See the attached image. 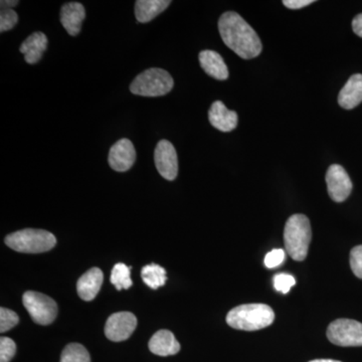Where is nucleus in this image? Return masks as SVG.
<instances>
[{"label": "nucleus", "instance_id": "1", "mask_svg": "<svg viewBox=\"0 0 362 362\" xmlns=\"http://www.w3.org/2000/svg\"><path fill=\"white\" fill-rule=\"evenodd\" d=\"M221 40L240 58L251 59L261 54L263 45L259 35L239 13L226 11L218 21Z\"/></svg>", "mask_w": 362, "mask_h": 362}, {"label": "nucleus", "instance_id": "2", "mask_svg": "<svg viewBox=\"0 0 362 362\" xmlns=\"http://www.w3.org/2000/svg\"><path fill=\"white\" fill-rule=\"evenodd\" d=\"M274 319L275 313L268 305L245 304L228 312L226 323L233 329L256 331L270 326Z\"/></svg>", "mask_w": 362, "mask_h": 362}, {"label": "nucleus", "instance_id": "3", "mask_svg": "<svg viewBox=\"0 0 362 362\" xmlns=\"http://www.w3.org/2000/svg\"><path fill=\"white\" fill-rule=\"evenodd\" d=\"M312 239L310 221L304 214H293L286 221L284 243L288 255L297 262H302L308 255Z\"/></svg>", "mask_w": 362, "mask_h": 362}, {"label": "nucleus", "instance_id": "4", "mask_svg": "<svg viewBox=\"0 0 362 362\" xmlns=\"http://www.w3.org/2000/svg\"><path fill=\"white\" fill-rule=\"evenodd\" d=\"M6 244L16 252L40 254L51 251L56 246L57 239L47 230L25 228L7 235Z\"/></svg>", "mask_w": 362, "mask_h": 362}, {"label": "nucleus", "instance_id": "5", "mask_svg": "<svg viewBox=\"0 0 362 362\" xmlns=\"http://www.w3.org/2000/svg\"><path fill=\"white\" fill-rule=\"evenodd\" d=\"M175 86L170 74L162 69L152 68L138 75L130 85L134 95L143 97H160L168 94Z\"/></svg>", "mask_w": 362, "mask_h": 362}, {"label": "nucleus", "instance_id": "6", "mask_svg": "<svg viewBox=\"0 0 362 362\" xmlns=\"http://www.w3.org/2000/svg\"><path fill=\"white\" fill-rule=\"evenodd\" d=\"M23 306L33 320L40 325H49L58 315V305L47 295L39 292H25L23 296Z\"/></svg>", "mask_w": 362, "mask_h": 362}, {"label": "nucleus", "instance_id": "7", "mask_svg": "<svg viewBox=\"0 0 362 362\" xmlns=\"http://www.w3.org/2000/svg\"><path fill=\"white\" fill-rule=\"evenodd\" d=\"M327 337L338 346H362V323L352 319H337L328 326Z\"/></svg>", "mask_w": 362, "mask_h": 362}, {"label": "nucleus", "instance_id": "8", "mask_svg": "<svg viewBox=\"0 0 362 362\" xmlns=\"http://www.w3.org/2000/svg\"><path fill=\"white\" fill-rule=\"evenodd\" d=\"M137 326V318L131 312L112 314L105 325V335L113 342L128 339Z\"/></svg>", "mask_w": 362, "mask_h": 362}, {"label": "nucleus", "instance_id": "9", "mask_svg": "<svg viewBox=\"0 0 362 362\" xmlns=\"http://www.w3.org/2000/svg\"><path fill=\"white\" fill-rule=\"evenodd\" d=\"M326 185L331 199L335 202L346 201L351 194L352 182L349 173L338 164H333L328 168L326 173Z\"/></svg>", "mask_w": 362, "mask_h": 362}, {"label": "nucleus", "instance_id": "10", "mask_svg": "<svg viewBox=\"0 0 362 362\" xmlns=\"http://www.w3.org/2000/svg\"><path fill=\"white\" fill-rule=\"evenodd\" d=\"M154 161L158 173L166 180H175L178 173V158L175 146L168 140H161L154 151Z\"/></svg>", "mask_w": 362, "mask_h": 362}, {"label": "nucleus", "instance_id": "11", "mask_svg": "<svg viewBox=\"0 0 362 362\" xmlns=\"http://www.w3.org/2000/svg\"><path fill=\"white\" fill-rule=\"evenodd\" d=\"M136 160L134 145L129 139H120L111 147L108 162L112 169L125 173L132 168Z\"/></svg>", "mask_w": 362, "mask_h": 362}, {"label": "nucleus", "instance_id": "12", "mask_svg": "<svg viewBox=\"0 0 362 362\" xmlns=\"http://www.w3.org/2000/svg\"><path fill=\"white\" fill-rule=\"evenodd\" d=\"M209 120L216 129L230 132L237 128L239 116L237 112L228 110L221 101H216L209 111Z\"/></svg>", "mask_w": 362, "mask_h": 362}, {"label": "nucleus", "instance_id": "13", "mask_svg": "<svg viewBox=\"0 0 362 362\" xmlns=\"http://www.w3.org/2000/svg\"><path fill=\"white\" fill-rule=\"evenodd\" d=\"M59 16L66 33L71 37H76L80 33L86 18L85 7L80 2H69L62 6Z\"/></svg>", "mask_w": 362, "mask_h": 362}, {"label": "nucleus", "instance_id": "14", "mask_svg": "<svg viewBox=\"0 0 362 362\" xmlns=\"http://www.w3.org/2000/svg\"><path fill=\"white\" fill-rule=\"evenodd\" d=\"M103 272L99 268H92L78 279L77 291L78 296L84 301H92L101 290L103 284Z\"/></svg>", "mask_w": 362, "mask_h": 362}, {"label": "nucleus", "instance_id": "15", "mask_svg": "<svg viewBox=\"0 0 362 362\" xmlns=\"http://www.w3.org/2000/svg\"><path fill=\"white\" fill-rule=\"evenodd\" d=\"M150 351L159 356L177 354L180 350V342L169 330H159L151 337L148 343Z\"/></svg>", "mask_w": 362, "mask_h": 362}, {"label": "nucleus", "instance_id": "16", "mask_svg": "<svg viewBox=\"0 0 362 362\" xmlns=\"http://www.w3.org/2000/svg\"><path fill=\"white\" fill-rule=\"evenodd\" d=\"M362 102V75L351 76L338 95V103L346 110L356 108Z\"/></svg>", "mask_w": 362, "mask_h": 362}, {"label": "nucleus", "instance_id": "17", "mask_svg": "<svg viewBox=\"0 0 362 362\" xmlns=\"http://www.w3.org/2000/svg\"><path fill=\"white\" fill-rule=\"evenodd\" d=\"M199 59L202 70L211 78L220 81H225L228 78V66L218 52L206 49L199 52Z\"/></svg>", "mask_w": 362, "mask_h": 362}, {"label": "nucleus", "instance_id": "18", "mask_svg": "<svg viewBox=\"0 0 362 362\" xmlns=\"http://www.w3.org/2000/svg\"><path fill=\"white\" fill-rule=\"evenodd\" d=\"M47 47V37L45 33H35L21 44L20 51L25 56L26 63L35 65L39 63Z\"/></svg>", "mask_w": 362, "mask_h": 362}, {"label": "nucleus", "instance_id": "19", "mask_svg": "<svg viewBox=\"0 0 362 362\" xmlns=\"http://www.w3.org/2000/svg\"><path fill=\"white\" fill-rule=\"evenodd\" d=\"M170 4L169 0H138L135 4V16L138 23H146L154 20Z\"/></svg>", "mask_w": 362, "mask_h": 362}, {"label": "nucleus", "instance_id": "20", "mask_svg": "<svg viewBox=\"0 0 362 362\" xmlns=\"http://www.w3.org/2000/svg\"><path fill=\"white\" fill-rule=\"evenodd\" d=\"M141 277L143 282L153 290L165 285L166 280H168L165 269L156 265V264H150V265L143 267Z\"/></svg>", "mask_w": 362, "mask_h": 362}, {"label": "nucleus", "instance_id": "21", "mask_svg": "<svg viewBox=\"0 0 362 362\" xmlns=\"http://www.w3.org/2000/svg\"><path fill=\"white\" fill-rule=\"evenodd\" d=\"M110 280L118 291L129 289L133 285L131 280V267L126 266L123 263L116 264L112 270Z\"/></svg>", "mask_w": 362, "mask_h": 362}, {"label": "nucleus", "instance_id": "22", "mask_svg": "<svg viewBox=\"0 0 362 362\" xmlns=\"http://www.w3.org/2000/svg\"><path fill=\"white\" fill-rule=\"evenodd\" d=\"M59 362H90V356L82 344L71 343L62 352Z\"/></svg>", "mask_w": 362, "mask_h": 362}, {"label": "nucleus", "instance_id": "23", "mask_svg": "<svg viewBox=\"0 0 362 362\" xmlns=\"http://www.w3.org/2000/svg\"><path fill=\"white\" fill-rule=\"evenodd\" d=\"M18 322H20V318L16 312L4 308V307L0 309V332L4 333L11 330Z\"/></svg>", "mask_w": 362, "mask_h": 362}, {"label": "nucleus", "instance_id": "24", "mask_svg": "<svg viewBox=\"0 0 362 362\" xmlns=\"http://www.w3.org/2000/svg\"><path fill=\"white\" fill-rule=\"evenodd\" d=\"M295 284H296V280L289 274H278L274 277V287L283 294H288Z\"/></svg>", "mask_w": 362, "mask_h": 362}, {"label": "nucleus", "instance_id": "25", "mask_svg": "<svg viewBox=\"0 0 362 362\" xmlns=\"http://www.w3.org/2000/svg\"><path fill=\"white\" fill-rule=\"evenodd\" d=\"M16 352V345L13 339L2 337L0 338V362H9Z\"/></svg>", "mask_w": 362, "mask_h": 362}, {"label": "nucleus", "instance_id": "26", "mask_svg": "<svg viewBox=\"0 0 362 362\" xmlns=\"http://www.w3.org/2000/svg\"><path fill=\"white\" fill-rule=\"evenodd\" d=\"M18 21V16L13 9H1L0 13V32L13 30Z\"/></svg>", "mask_w": 362, "mask_h": 362}, {"label": "nucleus", "instance_id": "27", "mask_svg": "<svg viewBox=\"0 0 362 362\" xmlns=\"http://www.w3.org/2000/svg\"><path fill=\"white\" fill-rule=\"evenodd\" d=\"M350 267L354 275L362 279V246L354 247L350 252Z\"/></svg>", "mask_w": 362, "mask_h": 362}, {"label": "nucleus", "instance_id": "28", "mask_svg": "<svg viewBox=\"0 0 362 362\" xmlns=\"http://www.w3.org/2000/svg\"><path fill=\"white\" fill-rule=\"evenodd\" d=\"M286 254L284 250L275 249L267 254L265 258V266L268 269L277 268L284 262Z\"/></svg>", "mask_w": 362, "mask_h": 362}, {"label": "nucleus", "instance_id": "29", "mask_svg": "<svg viewBox=\"0 0 362 362\" xmlns=\"http://www.w3.org/2000/svg\"><path fill=\"white\" fill-rule=\"evenodd\" d=\"M313 2L314 0H284L283 4L290 9H301L310 6Z\"/></svg>", "mask_w": 362, "mask_h": 362}, {"label": "nucleus", "instance_id": "30", "mask_svg": "<svg viewBox=\"0 0 362 362\" xmlns=\"http://www.w3.org/2000/svg\"><path fill=\"white\" fill-rule=\"evenodd\" d=\"M352 30L356 35L362 37V13L356 16L352 21Z\"/></svg>", "mask_w": 362, "mask_h": 362}, {"label": "nucleus", "instance_id": "31", "mask_svg": "<svg viewBox=\"0 0 362 362\" xmlns=\"http://www.w3.org/2000/svg\"><path fill=\"white\" fill-rule=\"evenodd\" d=\"M1 9H13V6H18V1H13V0H2L0 2Z\"/></svg>", "mask_w": 362, "mask_h": 362}, {"label": "nucleus", "instance_id": "32", "mask_svg": "<svg viewBox=\"0 0 362 362\" xmlns=\"http://www.w3.org/2000/svg\"><path fill=\"white\" fill-rule=\"evenodd\" d=\"M309 362H341L338 361H332V359H315V361H312Z\"/></svg>", "mask_w": 362, "mask_h": 362}]
</instances>
